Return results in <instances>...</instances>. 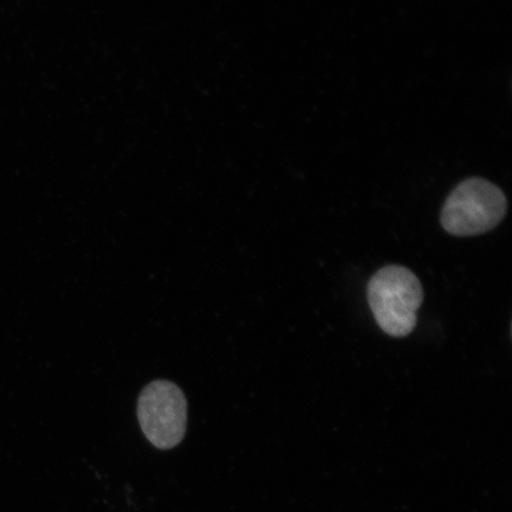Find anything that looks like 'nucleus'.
<instances>
[{"mask_svg":"<svg viewBox=\"0 0 512 512\" xmlns=\"http://www.w3.org/2000/svg\"><path fill=\"white\" fill-rule=\"evenodd\" d=\"M368 302L383 332L392 337H406L415 329L424 290L411 270L390 265L370 279Z\"/></svg>","mask_w":512,"mask_h":512,"instance_id":"nucleus-1","label":"nucleus"},{"mask_svg":"<svg viewBox=\"0 0 512 512\" xmlns=\"http://www.w3.org/2000/svg\"><path fill=\"white\" fill-rule=\"evenodd\" d=\"M507 210V197L497 185L469 178L447 197L440 220L448 234L476 236L496 228Z\"/></svg>","mask_w":512,"mask_h":512,"instance_id":"nucleus-2","label":"nucleus"},{"mask_svg":"<svg viewBox=\"0 0 512 512\" xmlns=\"http://www.w3.org/2000/svg\"><path fill=\"white\" fill-rule=\"evenodd\" d=\"M138 420L150 443L171 450L182 443L188 422V403L175 383L158 380L143 389L138 400Z\"/></svg>","mask_w":512,"mask_h":512,"instance_id":"nucleus-3","label":"nucleus"}]
</instances>
